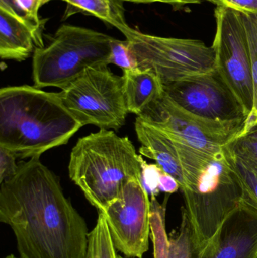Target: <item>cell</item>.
Here are the masks:
<instances>
[{
  "instance_id": "24",
  "label": "cell",
  "mask_w": 257,
  "mask_h": 258,
  "mask_svg": "<svg viewBox=\"0 0 257 258\" xmlns=\"http://www.w3.org/2000/svg\"><path fill=\"white\" fill-rule=\"evenodd\" d=\"M110 64H115L122 71L138 68L135 56L127 39L119 40L113 38L111 42Z\"/></svg>"
},
{
  "instance_id": "14",
  "label": "cell",
  "mask_w": 257,
  "mask_h": 258,
  "mask_svg": "<svg viewBox=\"0 0 257 258\" xmlns=\"http://www.w3.org/2000/svg\"><path fill=\"white\" fill-rule=\"evenodd\" d=\"M43 39L11 14L0 9V57L21 62L43 48Z\"/></svg>"
},
{
  "instance_id": "1",
  "label": "cell",
  "mask_w": 257,
  "mask_h": 258,
  "mask_svg": "<svg viewBox=\"0 0 257 258\" xmlns=\"http://www.w3.org/2000/svg\"><path fill=\"white\" fill-rule=\"evenodd\" d=\"M18 165L0 183V221L13 232L20 258H85L90 233L59 177L39 158Z\"/></svg>"
},
{
  "instance_id": "30",
  "label": "cell",
  "mask_w": 257,
  "mask_h": 258,
  "mask_svg": "<svg viewBox=\"0 0 257 258\" xmlns=\"http://www.w3.org/2000/svg\"><path fill=\"white\" fill-rule=\"evenodd\" d=\"M4 258H18V257H17L16 256L14 255V254H9V255H8L7 257H6Z\"/></svg>"
},
{
  "instance_id": "25",
  "label": "cell",
  "mask_w": 257,
  "mask_h": 258,
  "mask_svg": "<svg viewBox=\"0 0 257 258\" xmlns=\"http://www.w3.org/2000/svg\"><path fill=\"white\" fill-rule=\"evenodd\" d=\"M162 170L156 164H148L143 161L142 181L143 186L151 196H156L159 190V180Z\"/></svg>"
},
{
  "instance_id": "8",
  "label": "cell",
  "mask_w": 257,
  "mask_h": 258,
  "mask_svg": "<svg viewBox=\"0 0 257 258\" xmlns=\"http://www.w3.org/2000/svg\"><path fill=\"white\" fill-rule=\"evenodd\" d=\"M138 117L178 141L211 154L222 151L240 135L247 120L222 122L204 119L180 107L165 93Z\"/></svg>"
},
{
  "instance_id": "13",
  "label": "cell",
  "mask_w": 257,
  "mask_h": 258,
  "mask_svg": "<svg viewBox=\"0 0 257 258\" xmlns=\"http://www.w3.org/2000/svg\"><path fill=\"white\" fill-rule=\"evenodd\" d=\"M134 128L141 144L139 153L153 159L163 171L175 177L181 190L188 187L178 141L163 131L143 122L138 116Z\"/></svg>"
},
{
  "instance_id": "20",
  "label": "cell",
  "mask_w": 257,
  "mask_h": 258,
  "mask_svg": "<svg viewBox=\"0 0 257 258\" xmlns=\"http://www.w3.org/2000/svg\"><path fill=\"white\" fill-rule=\"evenodd\" d=\"M193 227L185 209L182 208V221L179 232L169 239V258H199Z\"/></svg>"
},
{
  "instance_id": "29",
  "label": "cell",
  "mask_w": 257,
  "mask_h": 258,
  "mask_svg": "<svg viewBox=\"0 0 257 258\" xmlns=\"http://www.w3.org/2000/svg\"><path fill=\"white\" fill-rule=\"evenodd\" d=\"M125 2H130L134 3H162L170 5L175 10L183 9L187 5L199 4L202 3V0H124Z\"/></svg>"
},
{
  "instance_id": "22",
  "label": "cell",
  "mask_w": 257,
  "mask_h": 258,
  "mask_svg": "<svg viewBox=\"0 0 257 258\" xmlns=\"http://www.w3.org/2000/svg\"><path fill=\"white\" fill-rule=\"evenodd\" d=\"M241 16L247 33L254 89L253 109L249 116L257 119V15L241 13Z\"/></svg>"
},
{
  "instance_id": "31",
  "label": "cell",
  "mask_w": 257,
  "mask_h": 258,
  "mask_svg": "<svg viewBox=\"0 0 257 258\" xmlns=\"http://www.w3.org/2000/svg\"><path fill=\"white\" fill-rule=\"evenodd\" d=\"M118 258H128V257H122V256L119 255V257H118Z\"/></svg>"
},
{
  "instance_id": "6",
  "label": "cell",
  "mask_w": 257,
  "mask_h": 258,
  "mask_svg": "<svg viewBox=\"0 0 257 258\" xmlns=\"http://www.w3.org/2000/svg\"><path fill=\"white\" fill-rule=\"evenodd\" d=\"M119 30L129 42L139 69L155 73L164 86L216 69L214 48L202 41L146 34L129 26Z\"/></svg>"
},
{
  "instance_id": "18",
  "label": "cell",
  "mask_w": 257,
  "mask_h": 258,
  "mask_svg": "<svg viewBox=\"0 0 257 258\" xmlns=\"http://www.w3.org/2000/svg\"><path fill=\"white\" fill-rule=\"evenodd\" d=\"M117 251L110 235L108 224L102 212L93 230L89 233V245L85 258H118Z\"/></svg>"
},
{
  "instance_id": "23",
  "label": "cell",
  "mask_w": 257,
  "mask_h": 258,
  "mask_svg": "<svg viewBox=\"0 0 257 258\" xmlns=\"http://www.w3.org/2000/svg\"><path fill=\"white\" fill-rule=\"evenodd\" d=\"M229 161L238 174L244 192V199L257 208V174L235 159L226 149Z\"/></svg>"
},
{
  "instance_id": "11",
  "label": "cell",
  "mask_w": 257,
  "mask_h": 258,
  "mask_svg": "<svg viewBox=\"0 0 257 258\" xmlns=\"http://www.w3.org/2000/svg\"><path fill=\"white\" fill-rule=\"evenodd\" d=\"M151 201L143 181L130 180L119 197L103 211L116 251L143 258L149 246Z\"/></svg>"
},
{
  "instance_id": "27",
  "label": "cell",
  "mask_w": 257,
  "mask_h": 258,
  "mask_svg": "<svg viewBox=\"0 0 257 258\" xmlns=\"http://www.w3.org/2000/svg\"><path fill=\"white\" fill-rule=\"evenodd\" d=\"M216 5L217 7L229 8L242 14L257 15V0H202Z\"/></svg>"
},
{
  "instance_id": "12",
  "label": "cell",
  "mask_w": 257,
  "mask_h": 258,
  "mask_svg": "<svg viewBox=\"0 0 257 258\" xmlns=\"http://www.w3.org/2000/svg\"><path fill=\"white\" fill-rule=\"evenodd\" d=\"M199 258H257V208L246 200L223 221Z\"/></svg>"
},
{
  "instance_id": "3",
  "label": "cell",
  "mask_w": 257,
  "mask_h": 258,
  "mask_svg": "<svg viewBox=\"0 0 257 258\" xmlns=\"http://www.w3.org/2000/svg\"><path fill=\"white\" fill-rule=\"evenodd\" d=\"M143 161L128 137L100 129L78 140L71 151L68 171L88 201L103 212L128 182L142 180Z\"/></svg>"
},
{
  "instance_id": "10",
  "label": "cell",
  "mask_w": 257,
  "mask_h": 258,
  "mask_svg": "<svg viewBox=\"0 0 257 258\" xmlns=\"http://www.w3.org/2000/svg\"><path fill=\"white\" fill-rule=\"evenodd\" d=\"M164 93L189 113L222 122L245 121L249 114L216 68L164 86Z\"/></svg>"
},
{
  "instance_id": "4",
  "label": "cell",
  "mask_w": 257,
  "mask_h": 258,
  "mask_svg": "<svg viewBox=\"0 0 257 258\" xmlns=\"http://www.w3.org/2000/svg\"><path fill=\"white\" fill-rule=\"evenodd\" d=\"M181 191L195 242L202 253L223 221L244 200L241 180L225 146L211 156L190 187Z\"/></svg>"
},
{
  "instance_id": "7",
  "label": "cell",
  "mask_w": 257,
  "mask_h": 258,
  "mask_svg": "<svg viewBox=\"0 0 257 258\" xmlns=\"http://www.w3.org/2000/svg\"><path fill=\"white\" fill-rule=\"evenodd\" d=\"M59 94L82 126L117 131L129 113L123 78L113 74L109 65L89 68Z\"/></svg>"
},
{
  "instance_id": "17",
  "label": "cell",
  "mask_w": 257,
  "mask_h": 258,
  "mask_svg": "<svg viewBox=\"0 0 257 258\" xmlns=\"http://www.w3.org/2000/svg\"><path fill=\"white\" fill-rule=\"evenodd\" d=\"M52 0H0V9L13 15L42 38L44 25L47 20H41V6Z\"/></svg>"
},
{
  "instance_id": "5",
  "label": "cell",
  "mask_w": 257,
  "mask_h": 258,
  "mask_svg": "<svg viewBox=\"0 0 257 258\" xmlns=\"http://www.w3.org/2000/svg\"><path fill=\"white\" fill-rule=\"evenodd\" d=\"M113 39L96 30L63 24L47 46L35 49L34 86L63 89L89 68L110 65Z\"/></svg>"
},
{
  "instance_id": "9",
  "label": "cell",
  "mask_w": 257,
  "mask_h": 258,
  "mask_svg": "<svg viewBox=\"0 0 257 258\" xmlns=\"http://www.w3.org/2000/svg\"><path fill=\"white\" fill-rule=\"evenodd\" d=\"M217 24L213 48L216 68L235 92L248 114L254 104L253 74L247 33L241 13L217 7Z\"/></svg>"
},
{
  "instance_id": "19",
  "label": "cell",
  "mask_w": 257,
  "mask_h": 258,
  "mask_svg": "<svg viewBox=\"0 0 257 258\" xmlns=\"http://www.w3.org/2000/svg\"><path fill=\"white\" fill-rule=\"evenodd\" d=\"M226 147L235 159L257 174V125L244 129Z\"/></svg>"
},
{
  "instance_id": "2",
  "label": "cell",
  "mask_w": 257,
  "mask_h": 258,
  "mask_svg": "<svg viewBox=\"0 0 257 258\" xmlns=\"http://www.w3.org/2000/svg\"><path fill=\"white\" fill-rule=\"evenodd\" d=\"M82 127L59 93L28 85L0 90V147L17 158H39Z\"/></svg>"
},
{
  "instance_id": "28",
  "label": "cell",
  "mask_w": 257,
  "mask_h": 258,
  "mask_svg": "<svg viewBox=\"0 0 257 258\" xmlns=\"http://www.w3.org/2000/svg\"><path fill=\"white\" fill-rule=\"evenodd\" d=\"M181 189L178 180L167 173L162 171L159 180V190L166 194H172Z\"/></svg>"
},
{
  "instance_id": "26",
  "label": "cell",
  "mask_w": 257,
  "mask_h": 258,
  "mask_svg": "<svg viewBox=\"0 0 257 258\" xmlns=\"http://www.w3.org/2000/svg\"><path fill=\"white\" fill-rule=\"evenodd\" d=\"M16 156L6 149L0 147V183L9 180L18 172Z\"/></svg>"
},
{
  "instance_id": "16",
  "label": "cell",
  "mask_w": 257,
  "mask_h": 258,
  "mask_svg": "<svg viewBox=\"0 0 257 258\" xmlns=\"http://www.w3.org/2000/svg\"><path fill=\"white\" fill-rule=\"evenodd\" d=\"M66 2L63 20L77 13L92 15L105 24L121 30L128 27L125 20L124 0H62Z\"/></svg>"
},
{
  "instance_id": "15",
  "label": "cell",
  "mask_w": 257,
  "mask_h": 258,
  "mask_svg": "<svg viewBox=\"0 0 257 258\" xmlns=\"http://www.w3.org/2000/svg\"><path fill=\"white\" fill-rule=\"evenodd\" d=\"M122 78L128 112L137 116L164 93L161 79L152 71L128 70L123 71Z\"/></svg>"
},
{
  "instance_id": "21",
  "label": "cell",
  "mask_w": 257,
  "mask_h": 258,
  "mask_svg": "<svg viewBox=\"0 0 257 258\" xmlns=\"http://www.w3.org/2000/svg\"><path fill=\"white\" fill-rule=\"evenodd\" d=\"M150 208L151 233L154 243L155 258H169V239L164 228L165 206L152 196Z\"/></svg>"
}]
</instances>
